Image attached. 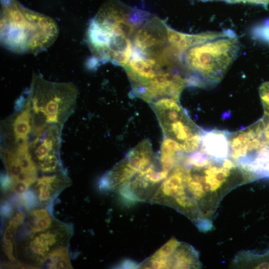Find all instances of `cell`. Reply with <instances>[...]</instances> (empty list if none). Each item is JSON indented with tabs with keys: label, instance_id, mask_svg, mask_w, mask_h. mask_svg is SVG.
Returning a JSON list of instances; mask_svg holds the SVG:
<instances>
[{
	"label": "cell",
	"instance_id": "2e32d148",
	"mask_svg": "<svg viewBox=\"0 0 269 269\" xmlns=\"http://www.w3.org/2000/svg\"><path fill=\"white\" fill-rule=\"evenodd\" d=\"M49 268L50 269L72 268L67 249L65 247L55 249L50 252Z\"/></svg>",
	"mask_w": 269,
	"mask_h": 269
},
{
	"label": "cell",
	"instance_id": "d6986e66",
	"mask_svg": "<svg viewBox=\"0 0 269 269\" xmlns=\"http://www.w3.org/2000/svg\"><path fill=\"white\" fill-rule=\"evenodd\" d=\"M38 199V196L31 190H26L20 195V202L28 209L36 206Z\"/></svg>",
	"mask_w": 269,
	"mask_h": 269
},
{
	"label": "cell",
	"instance_id": "ba28073f",
	"mask_svg": "<svg viewBox=\"0 0 269 269\" xmlns=\"http://www.w3.org/2000/svg\"><path fill=\"white\" fill-rule=\"evenodd\" d=\"M167 26L151 14L136 30L133 38V48L145 55L161 58L169 46Z\"/></svg>",
	"mask_w": 269,
	"mask_h": 269
},
{
	"label": "cell",
	"instance_id": "d4e9b609",
	"mask_svg": "<svg viewBox=\"0 0 269 269\" xmlns=\"http://www.w3.org/2000/svg\"><path fill=\"white\" fill-rule=\"evenodd\" d=\"M1 185L2 189L4 190L10 189L12 187V180L7 173L2 175Z\"/></svg>",
	"mask_w": 269,
	"mask_h": 269
},
{
	"label": "cell",
	"instance_id": "3957f363",
	"mask_svg": "<svg viewBox=\"0 0 269 269\" xmlns=\"http://www.w3.org/2000/svg\"><path fill=\"white\" fill-rule=\"evenodd\" d=\"M239 48L238 37L229 29L223 35L187 49L181 56V63L188 86L217 85L236 58Z\"/></svg>",
	"mask_w": 269,
	"mask_h": 269
},
{
	"label": "cell",
	"instance_id": "603a6c76",
	"mask_svg": "<svg viewBox=\"0 0 269 269\" xmlns=\"http://www.w3.org/2000/svg\"><path fill=\"white\" fill-rule=\"evenodd\" d=\"M2 249L6 255L11 261L15 260L13 256V248L12 242H3L2 241Z\"/></svg>",
	"mask_w": 269,
	"mask_h": 269
},
{
	"label": "cell",
	"instance_id": "4fadbf2b",
	"mask_svg": "<svg viewBox=\"0 0 269 269\" xmlns=\"http://www.w3.org/2000/svg\"><path fill=\"white\" fill-rule=\"evenodd\" d=\"M169 45L180 56L187 49L196 44L224 35L227 30L222 31H207L198 34H188L179 32L167 26Z\"/></svg>",
	"mask_w": 269,
	"mask_h": 269
},
{
	"label": "cell",
	"instance_id": "7402d4cb",
	"mask_svg": "<svg viewBox=\"0 0 269 269\" xmlns=\"http://www.w3.org/2000/svg\"><path fill=\"white\" fill-rule=\"evenodd\" d=\"M29 185L28 184L25 182H18L12 183V189L14 192L20 195L25 191L27 190Z\"/></svg>",
	"mask_w": 269,
	"mask_h": 269
},
{
	"label": "cell",
	"instance_id": "cb8c5ba5",
	"mask_svg": "<svg viewBox=\"0 0 269 269\" xmlns=\"http://www.w3.org/2000/svg\"><path fill=\"white\" fill-rule=\"evenodd\" d=\"M15 230L16 229L8 224L6 227L2 241L13 242Z\"/></svg>",
	"mask_w": 269,
	"mask_h": 269
},
{
	"label": "cell",
	"instance_id": "7c38bea8",
	"mask_svg": "<svg viewBox=\"0 0 269 269\" xmlns=\"http://www.w3.org/2000/svg\"><path fill=\"white\" fill-rule=\"evenodd\" d=\"M229 133L224 130H203L199 150L216 161L229 158Z\"/></svg>",
	"mask_w": 269,
	"mask_h": 269
},
{
	"label": "cell",
	"instance_id": "277c9868",
	"mask_svg": "<svg viewBox=\"0 0 269 269\" xmlns=\"http://www.w3.org/2000/svg\"><path fill=\"white\" fill-rule=\"evenodd\" d=\"M23 94L31 108L32 129L39 132L62 126L74 110L78 89L72 83L50 82L34 73Z\"/></svg>",
	"mask_w": 269,
	"mask_h": 269
},
{
	"label": "cell",
	"instance_id": "52a82bcc",
	"mask_svg": "<svg viewBox=\"0 0 269 269\" xmlns=\"http://www.w3.org/2000/svg\"><path fill=\"white\" fill-rule=\"evenodd\" d=\"M156 158L149 140L143 139L102 178L100 188L119 191Z\"/></svg>",
	"mask_w": 269,
	"mask_h": 269
},
{
	"label": "cell",
	"instance_id": "9a60e30c",
	"mask_svg": "<svg viewBox=\"0 0 269 269\" xmlns=\"http://www.w3.org/2000/svg\"><path fill=\"white\" fill-rule=\"evenodd\" d=\"M35 187L38 191V198L42 204L49 201L53 191L62 187L66 182L65 178L58 175L43 176L35 181Z\"/></svg>",
	"mask_w": 269,
	"mask_h": 269
},
{
	"label": "cell",
	"instance_id": "5b68a950",
	"mask_svg": "<svg viewBox=\"0 0 269 269\" xmlns=\"http://www.w3.org/2000/svg\"><path fill=\"white\" fill-rule=\"evenodd\" d=\"M229 158L256 179L269 178V115L229 133Z\"/></svg>",
	"mask_w": 269,
	"mask_h": 269
},
{
	"label": "cell",
	"instance_id": "7a4b0ae2",
	"mask_svg": "<svg viewBox=\"0 0 269 269\" xmlns=\"http://www.w3.org/2000/svg\"><path fill=\"white\" fill-rule=\"evenodd\" d=\"M0 43L17 54H37L49 48L58 35L50 17L22 6L17 0H0Z\"/></svg>",
	"mask_w": 269,
	"mask_h": 269
},
{
	"label": "cell",
	"instance_id": "e0dca14e",
	"mask_svg": "<svg viewBox=\"0 0 269 269\" xmlns=\"http://www.w3.org/2000/svg\"><path fill=\"white\" fill-rule=\"evenodd\" d=\"M251 34L253 38L266 42L269 46V19L254 27Z\"/></svg>",
	"mask_w": 269,
	"mask_h": 269
},
{
	"label": "cell",
	"instance_id": "9c48e42d",
	"mask_svg": "<svg viewBox=\"0 0 269 269\" xmlns=\"http://www.w3.org/2000/svg\"><path fill=\"white\" fill-rule=\"evenodd\" d=\"M48 126L45 131L29 144V152L34 164L43 172H53L61 167L59 158L61 127Z\"/></svg>",
	"mask_w": 269,
	"mask_h": 269
},
{
	"label": "cell",
	"instance_id": "6da1fadb",
	"mask_svg": "<svg viewBox=\"0 0 269 269\" xmlns=\"http://www.w3.org/2000/svg\"><path fill=\"white\" fill-rule=\"evenodd\" d=\"M150 15L117 0L104 3L86 31V41L92 54L90 67L110 62L124 67L132 56L136 30Z\"/></svg>",
	"mask_w": 269,
	"mask_h": 269
},
{
	"label": "cell",
	"instance_id": "5bb4252c",
	"mask_svg": "<svg viewBox=\"0 0 269 269\" xmlns=\"http://www.w3.org/2000/svg\"><path fill=\"white\" fill-rule=\"evenodd\" d=\"M31 119V108L26 99L24 107L11 119L10 129L14 139V145L27 141L32 130Z\"/></svg>",
	"mask_w": 269,
	"mask_h": 269
},
{
	"label": "cell",
	"instance_id": "8992f818",
	"mask_svg": "<svg viewBox=\"0 0 269 269\" xmlns=\"http://www.w3.org/2000/svg\"><path fill=\"white\" fill-rule=\"evenodd\" d=\"M150 105L165 137L177 142L186 154L199 150L203 130L191 120L179 100L163 98Z\"/></svg>",
	"mask_w": 269,
	"mask_h": 269
},
{
	"label": "cell",
	"instance_id": "484cf974",
	"mask_svg": "<svg viewBox=\"0 0 269 269\" xmlns=\"http://www.w3.org/2000/svg\"><path fill=\"white\" fill-rule=\"evenodd\" d=\"M12 212V208L9 203L5 202L2 204L1 208V213L2 215L8 217L11 215Z\"/></svg>",
	"mask_w": 269,
	"mask_h": 269
},
{
	"label": "cell",
	"instance_id": "ffe728a7",
	"mask_svg": "<svg viewBox=\"0 0 269 269\" xmlns=\"http://www.w3.org/2000/svg\"><path fill=\"white\" fill-rule=\"evenodd\" d=\"M264 114L269 115V81L263 83L259 89Z\"/></svg>",
	"mask_w": 269,
	"mask_h": 269
},
{
	"label": "cell",
	"instance_id": "8fae6325",
	"mask_svg": "<svg viewBox=\"0 0 269 269\" xmlns=\"http://www.w3.org/2000/svg\"><path fill=\"white\" fill-rule=\"evenodd\" d=\"M157 269H190L198 267V258L190 245L181 242L174 251L162 254L154 259Z\"/></svg>",
	"mask_w": 269,
	"mask_h": 269
},
{
	"label": "cell",
	"instance_id": "44dd1931",
	"mask_svg": "<svg viewBox=\"0 0 269 269\" xmlns=\"http://www.w3.org/2000/svg\"><path fill=\"white\" fill-rule=\"evenodd\" d=\"M203 1H209V0H201ZM224 0L227 2L230 3H236V2H245V3H250L253 4H257L262 5L265 7H266L269 4V0Z\"/></svg>",
	"mask_w": 269,
	"mask_h": 269
},
{
	"label": "cell",
	"instance_id": "ac0fdd59",
	"mask_svg": "<svg viewBox=\"0 0 269 269\" xmlns=\"http://www.w3.org/2000/svg\"><path fill=\"white\" fill-rule=\"evenodd\" d=\"M32 217H33V221L30 224V226L32 232L34 233L45 231L52 224V219L50 215L42 218Z\"/></svg>",
	"mask_w": 269,
	"mask_h": 269
},
{
	"label": "cell",
	"instance_id": "30bf717a",
	"mask_svg": "<svg viewBox=\"0 0 269 269\" xmlns=\"http://www.w3.org/2000/svg\"><path fill=\"white\" fill-rule=\"evenodd\" d=\"M130 79L131 90H135L168 69L158 60L145 55L133 47L131 57L124 67Z\"/></svg>",
	"mask_w": 269,
	"mask_h": 269
}]
</instances>
